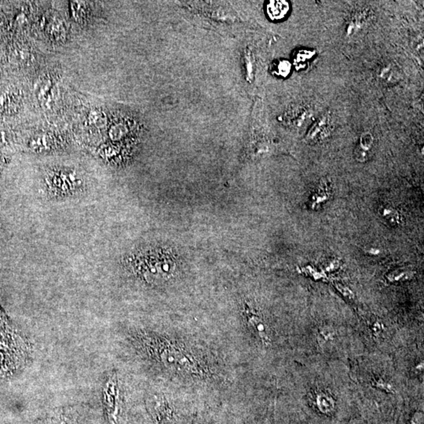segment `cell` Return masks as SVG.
<instances>
[{
    "instance_id": "6da1fadb",
    "label": "cell",
    "mask_w": 424,
    "mask_h": 424,
    "mask_svg": "<svg viewBox=\"0 0 424 424\" xmlns=\"http://www.w3.org/2000/svg\"><path fill=\"white\" fill-rule=\"evenodd\" d=\"M80 178L73 171L53 172V174L50 176V184L51 189L54 188L57 194H68L69 191H72L80 185Z\"/></svg>"
},
{
    "instance_id": "7a4b0ae2",
    "label": "cell",
    "mask_w": 424,
    "mask_h": 424,
    "mask_svg": "<svg viewBox=\"0 0 424 424\" xmlns=\"http://www.w3.org/2000/svg\"><path fill=\"white\" fill-rule=\"evenodd\" d=\"M54 91L55 82L54 79L49 77H42L35 86L37 99L44 107H49L54 101Z\"/></svg>"
},
{
    "instance_id": "3957f363",
    "label": "cell",
    "mask_w": 424,
    "mask_h": 424,
    "mask_svg": "<svg viewBox=\"0 0 424 424\" xmlns=\"http://www.w3.org/2000/svg\"><path fill=\"white\" fill-rule=\"evenodd\" d=\"M331 129V117L329 113H325L320 117L306 134V141L311 143H317L325 139L329 135Z\"/></svg>"
},
{
    "instance_id": "277c9868",
    "label": "cell",
    "mask_w": 424,
    "mask_h": 424,
    "mask_svg": "<svg viewBox=\"0 0 424 424\" xmlns=\"http://www.w3.org/2000/svg\"><path fill=\"white\" fill-rule=\"evenodd\" d=\"M289 2L285 0H273L266 5V13L273 21L283 19L289 13Z\"/></svg>"
},
{
    "instance_id": "5b68a950",
    "label": "cell",
    "mask_w": 424,
    "mask_h": 424,
    "mask_svg": "<svg viewBox=\"0 0 424 424\" xmlns=\"http://www.w3.org/2000/svg\"><path fill=\"white\" fill-rule=\"evenodd\" d=\"M247 317H248L249 325L258 334V337H259L260 339L262 340V342L266 345L269 344L270 339H269V337L267 334V329H266V325L263 323L262 319L257 314H254L251 310L247 312Z\"/></svg>"
},
{
    "instance_id": "8992f818",
    "label": "cell",
    "mask_w": 424,
    "mask_h": 424,
    "mask_svg": "<svg viewBox=\"0 0 424 424\" xmlns=\"http://www.w3.org/2000/svg\"><path fill=\"white\" fill-rule=\"evenodd\" d=\"M52 143L51 138L46 134L35 136L29 142V147L34 151H43L47 150Z\"/></svg>"
},
{
    "instance_id": "52a82bcc",
    "label": "cell",
    "mask_w": 424,
    "mask_h": 424,
    "mask_svg": "<svg viewBox=\"0 0 424 424\" xmlns=\"http://www.w3.org/2000/svg\"><path fill=\"white\" fill-rule=\"evenodd\" d=\"M373 143H374V137L373 134L369 131L364 132L360 137L359 145H357V147L369 153L373 147Z\"/></svg>"
},
{
    "instance_id": "ba28073f",
    "label": "cell",
    "mask_w": 424,
    "mask_h": 424,
    "mask_svg": "<svg viewBox=\"0 0 424 424\" xmlns=\"http://www.w3.org/2000/svg\"><path fill=\"white\" fill-rule=\"evenodd\" d=\"M414 276V272L409 270H396L393 273H390L387 276L389 281L391 282H397V281H405L410 280Z\"/></svg>"
},
{
    "instance_id": "9c48e42d",
    "label": "cell",
    "mask_w": 424,
    "mask_h": 424,
    "mask_svg": "<svg viewBox=\"0 0 424 424\" xmlns=\"http://www.w3.org/2000/svg\"><path fill=\"white\" fill-rule=\"evenodd\" d=\"M86 4L83 2H71V10L75 19L81 20L85 18L86 14Z\"/></svg>"
},
{
    "instance_id": "30bf717a",
    "label": "cell",
    "mask_w": 424,
    "mask_h": 424,
    "mask_svg": "<svg viewBox=\"0 0 424 424\" xmlns=\"http://www.w3.org/2000/svg\"><path fill=\"white\" fill-rule=\"evenodd\" d=\"M88 121L90 125L96 127L103 126L105 124V117L103 113L98 109H93L88 115Z\"/></svg>"
},
{
    "instance_id": "8fae6325",
    "label": "cell",
    "mask_w": 424,
    "mask_h": 424,
    "mask_svg": "<svg viewBox=\"0 0 424 424\" xmlns=\"http://www.w3.org/2000/svg\"><path fill=\"white\" fill-rule=\"evenodd\" d=\"M13 99V97L6 93L0 94V114L6 113L11 109L13 104L16 103V101Z\"/></svg>"
},
{
    "instance_id": "7c38bea8",
    "label": "cell",
    "mask_w": 424,
    "mask_h": 424,
    "mask_svg": "<svg viewBox=\"0 0 424 424\" xmlns=\"http://www.w3.org/2000/svg\"><path fill=\"white\" fill-rule=\"evenodd\" d=\"M336 331L334 328L326 325L322 327L319 330V339L323 342H329L330 340H333L336 337Z\"/></svg>"
},
{
    "instance_id": "4fadbf2b",
    "label": "cell",
    "mask_w": 424,
    "mask_h": 424,
    "mask_svg": "<svg viewBox=\"0 0 424 424\" xmlns=\"http://www.w3.org/2000/svg\"><path fill=\"white\" fill-rule=\"evenodd\" d=\"M291 69H292V66H291L290 62L288 61H281L277 65L276 72H277V74L278 76L286 77L290 73Z\"/></svg>"
},
{
    "instance_id": "5bb4252c",
    "label": "cell",
    "mask_w": 424,
    "mask_h": 424,
    "mask_svg": "<svg viewBox=\"0 0 424 424\" xmlns=\"http://www.w3.org/2000/svg\"><path fill=\"white\" fill-rule=\"evenodd\" d=\"M54 23L50 24V34L55 38H61V35L65 33V29L62 24L60 23V21H53Z\"/></svg>"
},
{
    "instance_id": "9a60e30c",
    "label": "cell",
    "mask_w": 424,
    "mask_h": 424,
    "mask_svg": "<svg viewBox=\"0 0 424 424\" xmlns=\"http://www.w3.org/2000/svg\"><path fill=\"white\" fill-rule=\"evenodd\" d=\"M314 55V52L309 51V50H300L297 54V57H295V62L299 65L301 62L304 63L306 60H309Z\"/></svg>"
},
{
    "instance_id": "2e32d148",
    "label": "cell",
    "mask_w": 424,
    "mask_h": 424,
    "mask_svg": "<svg viewBox=\"0 0 424 424\" xmlns=\"http://www.w3.org/2000/svg\"><path fill=\"white\" fill-rule=\"evenodd\" d=\"M373 386L379 388V389H381V390H383L386 392H390V393H392V392L394 391V388L392 386L391 384L388 383L387 382L383 381L382 379H379L377 381H374V382H373Z\"/></svg>"
},
{
    "instance_id": "e0dca14e",
    "label": "cell",
    "mask_w": 424,
    "mask_h": 424,
    "mask_svg": "<svg viewBox=\"0 0 424 424\" xmlns=\"http://www.w3.org/2000/svg\"><path fill=\"white\" fill-rule=\"evenodd\" d=\"M422 417L421 414L415 415V417H413V421H412V423L411 424H420V421H421V417Z\"/></svg>"
},
{
    "instance_id": "ac0fdd59",
    "label": "cell",
    "mask_w": 424,
    "mask_h": 424,
    "mask_svg": "<svg viewBox=\"0 0 424 424\" xmlns=\"http://www.w3.org/2000/svg\"><path fill=\"white\" fill-rule=\"evenodd\" d=\"M6 141V134L3 130H0V144L4 143Z\"/></svg>"
}]
</instances>
